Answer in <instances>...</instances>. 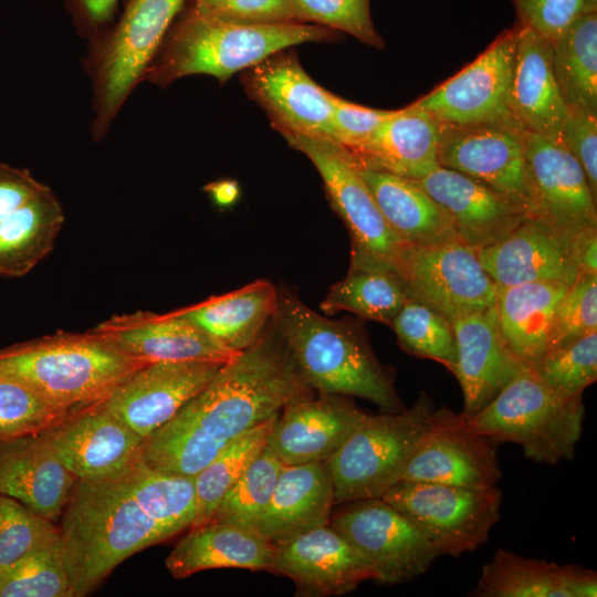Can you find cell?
I'll use <instances>...</instances> for the list:
<instances>
[{"mask_svg":"<svg viewBox=\"0 0 597 597\" xmlns=\"http://www.w3.org/2000/svg\"><path fill=\"white\" fill-rule=\"evenodd\" d=\"M192 476L149 467L100 481L77 480L59 527L72 597L97 587L122 562L189 528Z\"/></svg>","mask_w":597,"mask_h":597,"instance_id":"cell-1","label":"cell"},{"mask_svg":"<svg viewBox=\"0 0 597 597\" xmlns=\"http://www.w3.org/2000/svg\"><path fill=\"white\" fill-rule=\"evenodd\" d=\"M313 392L271 321L254 344L146 438L143 459L154 469L193 478L231 441Z\"/></svg>","mask_w":597,"mask_h":597,"instance_id":"cell-2","label":"cell"},{"mask_svg":"<svg viewBox=\"0 0 597 597\" xmlns=\"http://www.w3.org/2000/svg\"><path fill=\"white\" fill-rule=\"evenodd\" d=\"M277 291L272 322L313 390L359 397L384 412L406 408L392 370L376 357L357 322L331 320L313 311L291 290Z\"/></svg>","mask_w":597,"mask_h":597,"instance_id":"cell-3","label":"cell"},{"mask_svg":"<svg viewBox=\"0 0 597 597\" xmlns=\"http://www.w3.org/2000/svg\"><path fill=\"white\" fill-rule=\"evenodd\" d=\"M143 366L94 329L59 331L0 348V377L21 381L71 411L101 404Z\"/></svg>","mask_w":597,"mask_h":597,"instance_id":"cell-4","label":"cell"},{"mask_svg":"<svg viewBox=\"0 0 597 597\" xmlns=\"http://www.w3.org/2000/svg\"><path fill=\"white\" fill-rule=\"evenodd\" d=\"M339 38V32L318 24H241L188 6L170 28L160 57L146 75L163 86L195 74L210 75L223 83L282 50Z\"/></svg>","mask_w":597,"mask_h":597,"instance_id":"cell-5","label":"cell"},{"mask_svg":"<svg viewBox=\"0 0 597 597\" xmlns=\"http://www.w3.org/2000/svg\"><path fill=\"white\" fill-rule=\"evenodd\" d=\"M584 419L583 394L564 396L523 368L464 425L495 443L517 444L531 461L555 465L574 457Z\"/></svg>","mask_w":597,"mask_h":597,"instance_id":"cell-6","label":"cell"},{"mask_svg":"<svg viewBox=\"0 0 597 597\" xmlns=\"http://www.w3.org/2000/svg\"><path fill=\"white\" fill-rule=\"evenodd\" d=\"M433 402L421 391L409 408L367 415L341 449L327 460L335 503L381 498L401 474L429 431Z\"/></svg>","mask_w":597,"mask_h":597,"instance_id":"cell-7","label":"cell"},{"mask_svg":"<svg viewBox=\"0 0 597 597\" xmlns=\"http://www.w3.org/2000/svg\"><path fill=\"white\" fill-rule=\"evenodd\" d=\"M280 134L322 177L327 199L349 233V269L396 272L406 243L386 222L346 148L323 136Z\"/></svg>","mask_w":597,"mask_h":597,"instance_id":"cell-8","label":"cell"},{"mask_svg":"<svg viewBox=\"0 0 597 597\" xmlns=\"http://www.w3.org/2000/svg\"><path fill=\"white\" fill-rule=\"evenodd\" d=\"M381 499L407 516L440 555L459 557L489 540L500 519L502 492L498 486L399 481Z\"/></svg>","mask_w":597,"mask_h":597,"instance_id":"cell-9","label":"cell"},{"mask_svg":"<svg viewBox=\"0 0 597 597\" xmlns=\"http://www.w3.org/2000/svg\"><path fill=\"white\" fill-rule=\"evenodd\" d=\"M396 273L410 296L427 303L451 322L495 304V283L476 251L459 238L406 244Z\"/></svg>","mask_w":597,"mask_h":597,"instance_id":"cell-10","label":"cell"},{"mask_svg":"<svg viewBox=\"0 0 597 597\" xmlns=\"http://www.w3.org/2000/svg\"><path fill=\"white\" fill-rule=\"evenodd\" d=\"M349 503L328 523L369 562L376 582L407 583L425 574L440 556L419 528L381 498Z\"/></svg>","mask_w":597,"mask_h":597,"instance_id":"cell-11","label":"cell"},{"mask_svg":"<svg viewBox=\"0 0 597 597\" xmlns=\"http://www.w3.org/2000/svg\"><path fill=\"white\" fill-rule=\"evenodd\" d=\"M516 123L442 124L439 165L462 172L535 214Z\"/></svg>","mask_w":597,"mask_h":597,"instance_id":"cell-12","label":"cell"},{"mask_svg":"<svg viewBox=\"0 0 597 597\" xmlns=\"http://www.w3.org/2000/svg\"><path fill=\"white\" fill-rule=\"evenodd\" d=\"M187 0H127L112 33L100 74V127L113 119L146 75Z\"/></svg>","mask_w":597,"mask_h":597,"instance_id":"cell-13","label":"cell"},{"mask_svg":"<svg viewBox=\"0 0 597 597\" xmlns=\"http://www.w3.org/2000/svg\"><path fill=\"white\" fill-rule=\"evenodd\" d=\"M516 34L514 24L472 63L413 103L442 124L515 123L509 100Z\"/></svg>","mask_w":597,"mask_h":597,"instance_id":"cell-14","label":"cell"},{"mask_svg":"<svg viewBox=\"0 0 597 597\" xmlns=\"http://www.w3.org/2000/svg\"><path fill=\"white\" fill-rule=\"evenodd\" d=\"M42 434L77 480L115 478L143 460L145 438L102 404L74 411Z\"/></svg>","mask_w":597,"mask_h":597,"instance_id":"cell-15","label":"cell"},{"mask_svg":"<svg viewBox=\"0 0 597 597\" xmlns=\"http://www.w3.org/2000/svg\"><path fill=\"white\" fill-rule=\"evenodd\" d=\"M495 442L470 431L463 415L434 408L432 423L401 474L400 481L494 488L501 479Z\"/></svg>","mask_w":597,"mask_h":597,"instance_id":"cell-16","label":"cell"},{"mask_svg":"<svg viewBox=\"0 0 597 597\" xmlns=\"http://www.w3.org/2000/svg\"><path fill=\"white\" fill-rule=\"evenodd\" d=\"M242 83L280 133L331 138L337 96L310 77L294 52L285 49L251 66Z\"/></svg>","mask_w":597,"mask_h":597,"instance_id":"cell-17","label":"cell"},{"mask_svg":"<svg viewBox=\"0 0 597 597\" xmlns=\"http://www.w3.org/2000/svg\"><path fill=\"white\" fill-rule=\"evenodd\" d=\"M224 364L201 360L148 364L134 371L101 404L146 440L200 392Z\"/></svg>","mask_w":597,"mask_h":597,"instance_id":"cell-18","label":"cell"},{"mask_svg":"<svg viewBox=\"0 0 597 597\" xmlns=\"http://www.w3.org/2000/svg\"><path fill=\"white\" fill-rule=\"evenodd\" d=\"M274 546L269 572L290 578L296 596H342L375 580L369 562L329 523Z\"/></svg>","mask_w":597,"mask_h":597,"instance_id":"cell-19","label":"cell"},{"mask_svg":"<svg viewBox=\"0 0 597 597\" xmlns=\"http://www.w3.org/2000/svg\"><path fill=\"white\" fill-rule=\"evenodd\" d=\"M476 253L498 286L531 282H559L570 286L580 274L575 235L535 214L501 241Z\"/></svg>","mask_w":597,"mask_h":597,"instance_id":"cell-20","label":"cell"},{"mask_svg":"<svg viewBox=\"0 0 597 597\" xmlns=\"http://www.w3.org/2000/svg\"><path fill=\"white\" fill-rule=\"evenodd\" d=\"M522 148L535 206V216L567 234L597 227V198L569 150L523 130Z\"/></svg>","mask_w":597,"mask_h":597,"instance_id":"cell-21","label":"cell"},{"mask_svg":"<svg viewBox=\"0 0 597 597\" xmlns=\"http://www.w3.org/2000/svg\"><path fill=\"white\" fill-rule=\"evenodd\" d=\"M92 329L145 365L189 360L228 363L241 353L226 347L177 311L113 315Z\"/></svg>","mask_w":597,"mask_h":597,"instance_id":"cell-22","label":"cell"},{"mask_svg":"<svg viewBox=\"0 0 597 597\" xmlns=\"http://www.w3.org/2000/svg\"><path fill=\"white\" fill-rule=\"evenodd\" d=\"M367 415L350 397L318 394L286 406L276 417L266 444L284 465L327 461Z\"/></svg>","mask_w":597,"mask_h":597,"instance_id":"cell-23","label":"cell"},{"mask_svg":"<svg viewBox=\"0 0 597 597\" xmlns=\"http://www.w3.org/2000/svg\"><path fill=\"white\" fill-rule=\"evenodd\" d=\"M413 180L443 210L457 237L475 251L504 239L532 216L478 180L437 167Z\"/></svg>","mask_w":597,"mask_h":597,"instance_id":"cell-24","label":"cell"},{"mask_svg":"<svg viewBox=\"0 0 597 597\" xmlns=\"http://www.w3.org/2000/svg\"><path fill=\"white\" fill-rule=\"evenodd\" d=\"M515 24L511 116L523 130L565 147L563 128L568 108L554 73L552 43L530 28Z\"/></svg>","mask_w":597,"mask_h":597,"instance_id":"cell-25","label":"cell"},{"mask_svg":"<svg viewBox=\"0 0 597 597\" xmlns=\"http://www.w3.org/2000/svg\"><path fill=\"white\" fill-rule=\"evenodd\" d=\"M76 482L42 432L0 440V494L40 516L61 519Z\"/></svg>","mask_w":597,"mask_h":597,"instance_id":"cell-26","label":"cell"},{"mask_svg":"<svg viewBox=\"0 0 597 597\" xmlns=\"http://www.w3.org/2000/svg\"><path fill=\"white\" fill-rule=\"evenodd\" d=\"M464 417L486 406L523 367L504 344L494 306L452 321Z\"/></svg>","mask_w":597,"mask_h":597,"instance_id":"cell-27","label":"cell"},{"mask_svg":"<svg viewBox=\"0 0 597 597\" xmlns=\"http://www.w3.org/2000/svg\"><path fill=\"white\" fill-rule=\"evenodd\" d=\"M334 504L327 461L284 465L253 531L276 545L328 524Z\"/></svg>","mask_w":597,"mask_h":597,"instance_id":"cell-28","label":"cell"},{"mask_svg":"<svg viewBox=\"0 0 597 597\" xmlns=\"http://www.w3.org/2000/svg\"><path fill=\"white\" fill-rule=\"evenodd\" d=\"M442 123L415 103L396 109L371 138L347 151L358 165L408 179H420L439 167Z\"/></svg>","mask_w":597,"mask_h":597,"instance_id":"cell-29","label":"cell"},{"mask_svg":"<svg viewBox=\"0 0 597 597\" xmlns=\"http://www.w3.org/2000/svg\"><path fill=\"white\" fill-rule=\"evenodd\" d=\"M478 597H596L597 574L499 548L473 590Z\"/></svg>","mask_w":597,"mask_h":597,"instance_id":"cell-30","label":"cell"},{"mask_svg":"<svg viewBox=\"0 0 597 597\" xmlns=\"http://www.w3.org/2000/svg\"><path fill=\"white\" fill-rule=\"evenodd\" d=\"M188 530L165 562L175 578L216 568L269 572L272 566L275 546L251 530L218 521Z\"/></svg>","mask_w":597,"mask_h":597,"instance_id":"cell-31","label":"cell"},{"mask_svg":"<svg viewBox=\"0 0 597 597\" xmlns=\"http://www.w3.org/2000/svg\"><path fill=\"white\" fill-rule=\"evenodd\" d=\"M568 285L531 282L498 286L495 314L501 337L525 368L532 369L547 349L549 324Z\"/></svg>","mask_w":597,"mask_h":597,"instance_id":"cell-32","label":"cell"},{"mask_svg":"<svg viewBox=\"0 0 597 597\" xmlns=\"http://www.w3.org/2000/svg\"><path fill=\"white\" fill-rule=\"evenodd\" d=\"M279 291L256 280L223 295L178 310L226 347L242 352L264 333L277 310Z\"/></svg>","mask_w":597,"mask_h":597,"instance_id":"cell-33","label":"cell"},{"mask_svg":"<svg viewBox=\"0 0 597 597\" xmlns=\"http://www.w3.org/2000/svg\"><path fill=\"white\" fill-rule=\"evenodd\" d=\"M355 166L386 222L404 243L458 238L443 210L413 180L356 163Z\"/></svg>","mask_w":597,"mask_h":597,"instance_id":"cell-34","label":"cell"},{"mask_svg":"<svg viewBox=\"0 0 597 597\" xmlns=\"http://www.w3.org/2000/svg\"><path fill=\"white\" fill-rule=\"evenodd\" d=\"M65 217L55 193L45 187L0 222V276L30 273L53 250Z\"/></svg>","mask_w":597,"mask_h":597,"instance_id":"cell-35","label":"cell"},{"mask_svg":"<svg viewBox=\"0 0 597 597\" xmlns=\"http://www.w3.org/2000/svg\"><path fill=\"white\" fill-rule=\"evenodd\" d=\"M552 49L554 73L567 108L597 114V8L585 9Z\"/></svg>","mask_w":597,"mask_h":597,"instance_id":"cell-36","label":"cell"},{"mask_svg":"<svg viewBox=\"0 0 597 597\" xmlns=\"http://www.w3.org/2000/svg\"><path fill=\"white\" fill-rule=\"evenodd\" d=\"M409 296L396 272L348 269L346 276L332 285L320 307L327 316L347 311L390 326Z\"/></svg>","mask_w":597,"mask_h":597,"instance_id":"cell-37","label":"cell"},{"mask_svg":"<svg viewBox=\"0 0 597 597\" xmlns=\"http://www.w3.org/2000/svg\"><path fill=\"white\" fill-rule=\"evenodd\" d=\"M276 417L231 441L193 476L197 512L190 527L211 520L222 498L266 446Z\"/></svg>","mask_w":597,"mask_h":597,"instance_id":"cell-38","label":"cell"},{"mask_svg":"<svg viewBox=\"0 0 597 597\" xmlns=\"http://www.w3.org/2000/svg\"><path fill=\"white\" fill-rule=\"evenodd\" d=\"M390 327L407 354L434 360L454 373L457 345L453 325L440 312L409 296Z\"/></svg>","mask_w":597,"mask_h":597,"instance_id":"cell-39","label":"cell"},{"mask_svg":"<svg viewBox=\"0 0 597 597\" xmlns=\"http://www.w3.org/2000/svg\"><path fill=\"white\" fill-rule=\"evenodd\" d=\"M0 597H72L60 535L0 567Z\"/></svg>","mask_w":597,"mask_h":597,"instance_id":"cell-40","label":"cell"},{"mask_svg":"<svg viewBox=\"0 0 597 597\" xmlns=\"http://www.w3.org/2000/svg\"><path fill=\"white\" fill-rule=\"evenodd\" d=\"M283 467L282 461L266 444L222 498L210 521L253 531L270 502Z\"/></svg>","mask_w":597,"mask_h":597,"instance_id":"cell-41","label":"cell"},{"mask_svg":"<svg viewBox=\"0 0 597 597\" xmlns=\"http://www.w3.org/2000/svg\"><path fill=\"white\" fill-rule=\"evenodd\" d=\"M73 412L21 381L0 377V440L44 432Z\"/></svg>","mask_w":597,"mask_h":597,"instance_id":"cell-42","label":"cell"},{"mask_svg":"<svg viewBox=\"0 0 597 597\" xmlns=\"http://www.w3.org/2000/svg\"><path fill=\"white\" fill-rule=\"evenodd\" d=\"M532 370L564 396L583 394L597 379V331L545 352Z\"/></svg>","mask_w":597,"mask_h":597,"instance_id":"cell-43","label":"cell"},{"mask_svg":"<svg viewBox=\"0 0 597 597\" xmlns=\"http://www.w3.org/2000/svg\"><path fill=\"white\" fill-rule=\"evenodd\" d=\"M597 331V273H580L554 310L547 350Z\"/></svg>","mask_w":597,"mask_h":597,"instance_id":"cell-44","label":"cell"},{"mask_svg":"<svg viewBox=\"0 0 597 597\" xmlns=\"http://www.w3.org/2000/svg\"><path fill=\"white\" fill-rule=\"evenodd\" d=\"M59 527L21 502L0 494V567L59 536Z\"/></svg>","mask_w":597,"mask_h":597,"instance_id":"cell-45","label":"cell"},{"mask_svg":"<svg viewBox=\"0 0 597 597\" xmlns=\"http://www.w3.org/2000/svg\"><path fill=\"white\" fill-rule=\"evenodd\" d=\"M307 21L347 33L376 49L385 42L374 25L370 0H293Z\"/></svg>","mask_w":597,"mask_h":597,"instance_id":"cell-46","label":"cell"},{"mask_svg":"<svg viewBox=\"0 0 597 597\" xmlns=\"http://www.w3.org/2000/svg\"><path fill=\"white\" fill-rule=\"evenodd\" d=\"M516 22L553 43L587 8L597 0H511Z\"/></svg>","mask_w":597,"mask_h":597,"instance_id":"cell-47","label":"cell"},{"mask_svg":"<svg viewBox=\"0 0 597 597\" xmlns=\"http://www.w3.org/2000/svg\"><path fill=\"white\" fill-rule=\"evenodd\" d=\"M392 112L362 106L337 96L331 123V139L348 151L356 150L371 138Z\"/></svg>","mask_w":597,"mask_h":597,"instance_id":"cell-48","label":"cell"},{"mask_svg":"<svg viewBox=\"0 0 597 597\" xmlns=\"http://www.w3.org/2000/svg\"><path fill=\"white\" fill-rule=\"evenodd\" d=\"M208 14L241 24L310 23L293 0H230L218 11Z\"/></svg>","mask_w":597,"mask_h":597,"instance_id":"cell-49","label":"cell"},{"mask_svg":"<svg viewBox=\"0 0 597 597\" xmlns=\"http://www.w3.org/2000/svg\"><path fill=\"white\" fill-rule=\"evenodd\" d=\"M563 136L565 147L582 166L597 198V114L568 108Z\"/></svg>","mask_w":597,"mask_h":597,"instance_id":"cell-50","label":"cell"},{"mask_svg":"<svg viewBox=\"0 0 597 597\" xmlns=\"http://www.w3.org/2000/svg\"><path fill=\"white\" fill-rule=\"evenodd\" d=\"M45 187L28 169L0 163V222Z\"/></svg>","mask_w":597,"mask_h":597,"instance_id":"cell-51","label":"cell"},{"mask_svg":"<svg viewBox=\"0 0 597 597\" xmlns=\"http://www.w3.org/2000/svg\"><path fill=\"white\" fill-rule=\"evenodd\" d=\"M75 14L91 28L112 21L119 0H67Z\"/></svg>","mask_w":597,"mask_h":597,"instance_id":"cell-52","label":"cell"},{"mask_svg":"<svg viewBox=\"0 0 597 597\" xmlns=\"http://www.w3.org/2000/svg\"><path fill=\"white\" fill-rule=\"evenodd\" d=\"M575 250L580 273H597V227L575 235Z\"/></svg>","mask_w":597,"mask_h":597,"instance_id":"cell-53","label":"cell"},{"mask_svg":"<svg viewBox=\"0 0 597 597\" xmlns=\"http://www.w3.org/2000/svg\"><path fill=\"white\" fill-rule=\"evenodd\" d=\"M209 190L216 201L221 205H227L233 200L235 196V187L229 182H220L209 186Z\"/></svg>","mask_w":597,"mask_h":597,"instance_id":"cell-54","label":"cell"},{"mask_svg":"<svg viewBox=\"0 0 597 597\" xmlns=\"http://www.w3.org/2000/svg\"><path fill=\"white\" fill-rule=\"evenodd\" d=\"M190 7L203 13H213L230 0H189Z\"/></svg>","mask_w":597,"mask_h":597,"instance_id":"cell-55","label":"cell"}]
</instances>
